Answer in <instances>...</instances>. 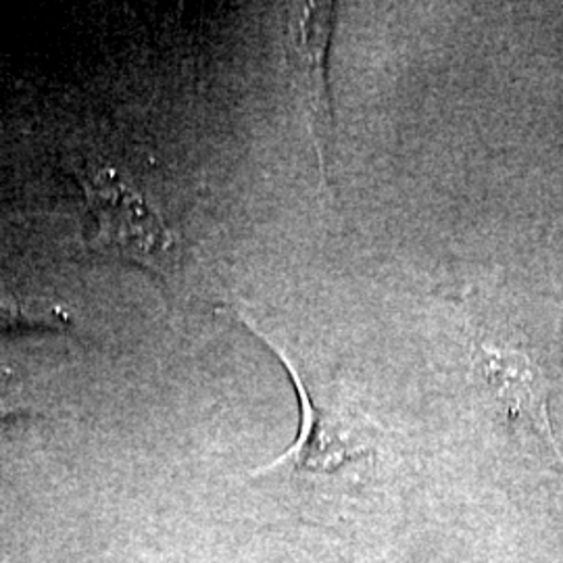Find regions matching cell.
I'll list each match as a JSON object with an SVG mask.
<instances>
[{
	"mask_svg": "<svg viewBox=\"0 0 563 563\" xmlns=\"http://www.w3.org/2000/svg\"><path fill=\"white\" fill-rule=\"evenodd\" d=\"M80 180L97 225L90 246L107 257L172 276L181 257L180 239L146 195L113 167H88Z\"/></svg>",
	"mask_w": 563,
	"mask_h": 563,
	"instance_id": "6da1fadb",
	"label": "cell"
},
{
	"mask_svg": "<svg viewBox=\"0 0 563 563\" xmlns=\"http://www.w3.org/2000/svg\"><path fill=\"white\" fill-rule=\"evenodd\" d=\"M239 318L280 357L290 380L297 386V395L301 401V430L297 441L278 460L255 470L253 476L263 478L272 474H334L344 465L369 455V441L365 437V430L351 416L342 413L341 409L332 405H325L311 393L309 380L305 378L297 357L274 336L263 332L249 316L241 311Z\"/></svg>",
	"mask_w": 563,
	"mask_h": 563,
	"instance_id": "7a4b0ae2",
	"label": "cell"
},
{
	"mask_svg": "<svg viewBox=\"0 0 563 563\" xmlns=\"http://www.w3.org/2000/svg\"><path fill=\"white\" fill-rule=\"evenodd\" d=\"M21 405L18 401V390L13 376L0 367V426L21 418Z\"/></svg>",
	"mask_w": 563,
	"mask_h": 563,
	"instance_id": "5b68a950",
	"label": "cell"
},
{
	"mask_svg": "<svg viewBox=\"0 0 563 563\" xmlns=\"http://www.w3.org/2000/svg\"><path fill=\"white\" fill-rule=\"evenodd\" d=\"M336 25L334 2H288L284 9V51L292 92L307 121L320 172L325 178L334 142L328 88V48Z\"/></svg>",
	"mask_w": 563,
	"mask_h": 563,
	"instance_id": "3957f363",
	"label": "cell"
},
{
	"mask_svg": "<svg viewBox=\"0 0 563 563\" xmlns=\"http://www.w3.org/2000/svg\"><path fill=\"white\" fill-rule=\"evenodd\" d=\"M472 374L497 401L507 423L532 434L563 467V453L549 420V383L537 362L518 349L474 344Z\"/></svg>",
	"mask_w": 563,
	"mask_h": 563,
	"instance_id": "277c9868",
	"label": "cell"
}]
</instances>
